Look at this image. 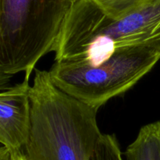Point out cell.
I'll list each match as a JSON object with an SVG mask.
<instances>
[{
	"instance_id": "6da1fadb",
	"label": "cell",
	"mask_w": 160,
	"mask_h": 160,
	"mask_svg": "<svg viewBox=\"0 0 160 160\" xmlns=\"http://www.w3.org/2000/svg\"><path fill=\"white\" fill-rule=\"evenodd\" d=\"M160 53V0H79L55 45V62L97 67L115 52Z\"/></svg>"
},
{
	"instance_id": "7a4b0ae2",
	"label": "cell",
	"mask_w": 160,
	"mask_h": 160,
	"mask_svg": "<svg viewBox=\"0 0 160 160\" xmlns=\"http://www.w3.org/2000/svg\"><path fill=\"white\" fill-rule=\"evenodd\" d=\"M31 128L23 149L28 160H91L102 134L98 109L67 95L47 70H34L30 91Z\"/></svg>"
},
{
	"instance_id": "3957f363",
	"label": "cell",
	"mask_w": 160,
	"mask_h": 160,
	"mask_svg": "<svg viewBox=\"0 0 160 160\" xmlns=\"http://www.w3.org/2000/svg\"><path fill=\"white\" fill-rule=\"evenodd\" d=\"M79 0H0V81L18 73L29 79L38 61L53 52Z\"/></svg>"
},
{
	"instance_id": "277c9868",
	"label": "cell",
	"mask_w": 160,
	"mask_h": 160,
	"mask_svg": "<svg viewBox=\"0 0 160 160\" xmlns=\"http://www.w3.org/2000/svg\"><path fill=\"white\" fill-rule=\"evenodd\" d=\"M159 59L155 50L137 48L115 52L97 67L55 62L48 73L60 90L98 109L134 87Z\"/></svg>"
},
{
	"instance_id": "5b68a950",
	"label": "cell",
	"mask_w": 160,
	"mask_h": 160,
	"mask_svg": "<svg viewBox=\"0 0 160 160\" xmlns=\"http://www.w3.org/2000/svg\"><path fill=\"white\" fill-rule=\"evenodd\" d=\"M29 79L2 90L0 95V142L10 155L21 153L31 128Z\"/></svg>"
},
{
	"instance_id": "8992f818",
	"label": "cell",
	"mask_w": 160,
	"mask_h": 160,
	"mask_svg": "<svg viewBox=\"0 0 160 160\" xmlns=\"http://www.w3.org/2000/svg\"><path fill=\"white\" fill-rule=\"evenodd\" d=\"M124 155L126 160H160V121L142 127Z\"/></svg>"
},
{
	"instance_id": "52a82bcc",
	"label": "cell",
	"mask_w": 160,
	"mask_h": 160,
	"mask_svg": "<svg viewBox=\"0 0 160 160\" xmlns=\"http://www.w3.org/2000/svg\"><path fill=\"white\" fill-rule=\"evenodd\" d=\"M91 160H124L114 134H102Z\"/></svg>"
},
{
	"instance_id": "ba28073f",
	"label": "cell",
	"mask_w": 160,
	"mask_h": 160,
	"mask_svg": "<svg viewBox=\"0 0 160 160\" xmlns=\"http://www.w3.org/2000/svg\"><path fill=\"white\" fill-rule=\"evenodd\" d=\"M10 160H28L26 159L24 156L23 154V152L21 153H19V154L16 155H10Z\"/></svg>"
}]
</instances>
